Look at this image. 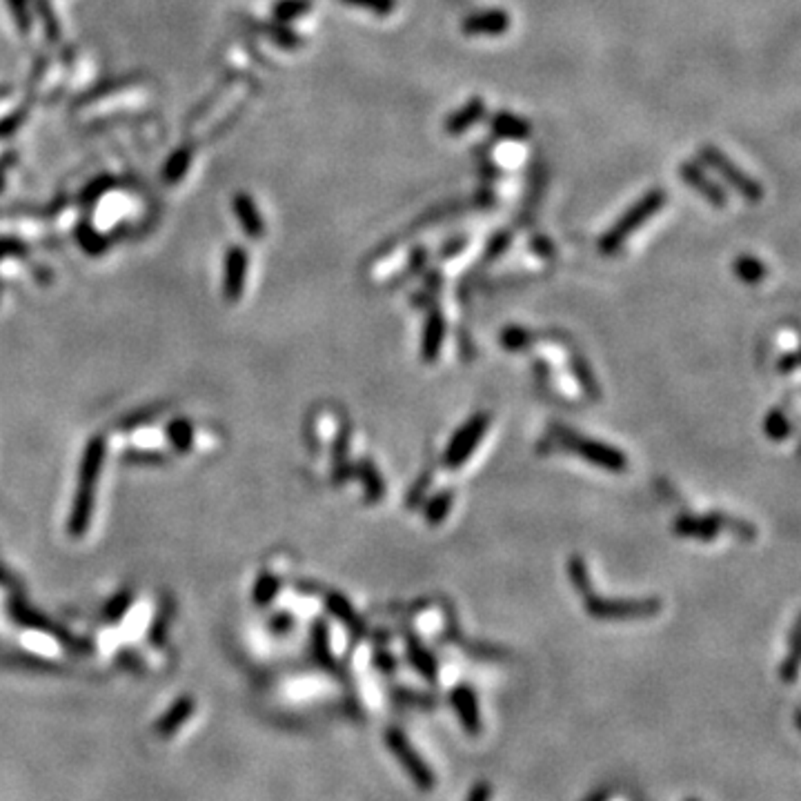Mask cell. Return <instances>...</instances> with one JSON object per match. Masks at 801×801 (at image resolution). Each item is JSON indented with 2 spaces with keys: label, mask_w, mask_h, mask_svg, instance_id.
Segmentation results:
<instances>
[{
  "label": "cell",
  "mask_w": 801,
  "mask_h": 801,
  "mask_svg": "<svg viewBox=\"0 0 801 801\" xmlns=\"http://www.w3.org/2000/svg\"><path fill=\"white\" fill-rule=\"evenodd\" d=\"M510 232H496L495 236H492L490 239V243H487V252H486V259L487 260H496V259H501V256L505 254V250L510 248Z\"/></svg>",
  "instance_id": "obj_24"
},
{
  "label": "cell",
  "mask_w": 801,
  "mask_h": 801,
  "mask_svg": "<svg viewBox=\"0 0 801 801\" xmlns=\"http://www.w3.org/2000/svg\"><path fill=\"white\" fill-rule=\"evenodd\" d=\"M312 9V0H278L274 7V16L281 23L294 21L298 16H305Z\"/></svg>",
  "instance_id": "obj_18"
},
{
  "label": "cell",
  "mask_w": 801,
  "mask_h": 801,
  "mask_svg": "<svg viewBox=\"0 0 801 801\" xmlns=\"http://www.w3.org/2000/svg\"><path fill=\"white\" fill-rule=\"evenodd\" d=\"M9 5H12L14 16H16V23L21 25V30L23 32L30 30V16H27L25 12V0H9Z\"/></svg>",
  "instance_id": "obj_27"
},
{
  "label": "cell",
  "mask_w": 801,
  "mask_h": 801,
  "mask_svg": "<svg viewBox=\"0 0 801 801\" xmlns=\"http://www.w3.org/2000/svg\"><path fill=\"white\" fill-rule=\"evenodd\" d=\"M699 160H704L710 169H715V172H717L719 177H722L724 181H726L730 187L743 198V201L752 203V205L761 203V198H764V187H761V183L757 181L755 177H751L748 172H743V169L739 168L728 154H724L717 145L701 147Z\"/></svg>",
  "instance_id": "obj_3"
},
{
  "label": "cell",
  "mask_w": 801,
  "mask_h": 801,
  "mask_svg": "<svg viewBox=\"0 0 801 801\" xmlns=\"http://www.w3.org/2000/svg\"><path fill=\"white\" fill-rule=\"evenodd\" d=\"M568 575H570L572 583H575V587L581 595H590V575H587L586 563L579 557H575L568 563Z\"/></svg>",
  "instance_id": "obj_22"
},
{
  "label": "cell",
  "mask_w": 801,
  "mask_h": 801,
  "mask_svg": "<svg viewBox=\"0 0 801 801\" xmlns=\"http://www.w3.org/2000/svg\"><path fill=\"white\" fill-rule=\"evenodd\" d=\"M492 134L505 141H525L532 134V125L519 114L510 110H499L490 116Z\"/></svg>",
  "instance_id": "obj_11"
},
{
  "label": "cell",
  "mask_w": 801,
  "mask_h": 801,
  "mask_svg": "<svg viewBox=\"0 0 801 801\" xmlns=\"http://www.w3.org/2000/svg\"><path fill=\"white\" fill-rule=\"evenodd\" d=\"M450 704H452L454 713H457L459 724L466 730L470 737H478L483 733V719H481V705H478V696L474 692L472 686H457L450 692Z\"/></svg>",
  "instance_id": "obj_9"
},
{
  "label": "cell",
  "mask_w": 801,
  "mask_h": 801,
  "mask_svg": "<svg viewBox=\"0 0 801 801\" xmlns=\"http://www.w3.org/2000/svg\"><path fill=\"white\" fill-rule=\"evenodd\" d=\"M764 430L770 439L781 441L790 434V423H788V419H786V414H781V412L775 410L766 416Z\"/></svg>",
  "instance_id": "obj_21"
},
{
  "label": "cell",
  "mask_w": 801,
  "mask_h": 801,
  "mask_svg": "<svg viewBox=\"0 0 801 801\" xmlns=\"http://www.w3.org/2000/svg\"><path fill=\"white\" fill-rule=\"evenodd\" d=\"M779 675H781V679L788 681V684L790 681H795V677H797V655H795V643H793V652H790L788 661H784Z\"/></svg>",
  "instance_id": "obj_28"
},
{
  "label": "cell",
  "mask_w": 801,
  "mask_h": 801,
  "mask_svg": "<svg viewBox=\"0 0 801 801\" xmlns=\"http://www.w3.org/2000/svg\"><path fill=\"white\" fill-rule=\"evenodd\" d=\"M734 274H737L739 281L748 283V286H755V283L764 281L768 277V268L757 259V256L742 254L737 260H734Z\"/></svg>",
  "instance_id": "obj_15"
},
{
  "label": "cell",
  "mask_w": 801,
  "mask_h": 801,
  "mask_svg": "<svg viewBox=\"0 0 801 801\" xmlns=\"http://www.w3.org/2000/svg\"><path fill=\"white\" fill-rule=\"evenodd\" d=\"M668 201L666 189L655 187L648 189L639 201H634L617 221L613 223L608 232L599 239V254L604 256H614L621 250V245L634 234V230H639L642 225H646L652 216L659 214L663 210Z\"/></svg>",
  "instance_id": "obj_1"
},
{
  "label": "cell",
  "mask_w": 801,
  "mask_h": 801,
  "mask_svg": "<svg viewBox=\"0 0 801 801\" xmlns=\"http://www.w3.org/2000/svg\"><path fill=\"white\" fill-rule=\"evenodd\" d=\"M490 799H492V784L486 779H478L466 797V801H490Z\"/></svg>",
  "instance_id": "obj_26"
},
{
  "label": "cell",
  "mask_w": 801,
  "mask_h": 801,
  "mask_svg": "<svg viewBox=\"0 0 801 801\" xmlns=\"http://www.w3.org/2000/svg\"><path fill=\"white\" fill-rule=\"evenodd\" d=\"M512 18L505 9L490 7L481 12L468 14L461 21V32L466 36H504L510 30Z\"/></svg>",
  "instance_id": "obj_8"
},
{
  "label": "cell",
  "mask_w": 801,
  "mask_h": 801,
  "mask_svg": "<svg viewBox=\"0 0 801 801\" xmlns=\"http://www.w3.org/2000/svg\"><path fill=\"white\" fill-rule=\"evenodd\" d=\"M679 177L681 181L688 185L692 192L699 194L708 205L719 207V210L728 205L726 189H724L717 181H713V178L704 172V168H701L699 163H695V160H686V163L679 165Z\"/></svg>",
  "instance_id": "obj_7"
},
{
  "label": "cell",
  "mask_w": 801,
  "mask_h": 801,
  "mask_svg": "<svg viewBox=\"0 0 801 801\" xmlns=\"http://www.w3.org/2000/svg\"><path fill=\"white\" fill-rule=\"evenodd\" d=\"M586 610L595 619H633L648 617L659 610L657 601H624V599H599L587 595Z\"/></svg>",
  "instance_id": "obj_5"
},
{
  "label": "cell",
  "mask_w": 801,
  "mask_h": 801,
  "mask_svg": "<svg viewBox=\"0 0 801 801\" xmlns=\"http://www.w3.org/2000/svg\"><path fill=\"white\" fill-rule=\"evenodd\" d=\"M487 423H490V416L487 414H477L454 434L452 441L448 445V452H445V463L450 468H459L468 457L474 452L478 441L486 434Z\"/></svg>",
  "instance_id": "obj_6"
},
{
  "label": "cell",
  "mask_w": 801,
  "mask_h": 801,
  "mask_svg": "<svg viewBox=\"0 0 801 801\" xmlns=\"http://www.w3.org/2000/svg\"><path fill=\"white\" fill-rule=\"evenodd\" d=\"M719 525L722 521L717 516H708V519H695V516H681V519L675 521V532L679 537H690V539H710L717 537L719 532Z\"/></svg>",
  "instance_id": "obj_12"
},
{
  "label": "cell",
  "mask_w": 801,
  "mask_h": 801,
  "mask_svg": "<svg viewBox=\"0 0 801 801\" xmlns=\"http://www.w3.org/2000/svg\"><path fill=\"white\" fill-rule=\"evenodd\" d=\"M189 713H192V704L185 699V701H181V704L174 705V708L169 710V713L165 715L159 724H156V733H159L160 737H169V734L177 733V728L189 717Z\"/></svg>",
  "instance_id": "obj_16"
},
{
  "label": "cell",
  "mask_w": 801,
  "mask_h": 801,
  "mask_svg": "<svg viewBox=\"0 0 801 801\" xmlns=\"http://www.w3.org/2000/svg\"><path fill=\"white\" fill-rule=\"evenodd\" d=\"M686 801H699V799H686Z\"/></svg>",
  "instance_id": "obj_31"
},
{
  "label": "cell",
  "mask_w": 801,
  "mask_h": 801,
  "mask_svg": "<svg viewBox=\"0 0 801 801\" xmlns=\"http://www.w3.org/2000/svg\"><path fill=\"white\" fill-rule=\"evenodd\" d=\"M450 508H452V495H450V492H441V495H437L434 499H430L428 504H425V521L432 525L441 523V521L448 516Z\"/></svg>",
  "instance_id": "obj_19"
},
{
  "label": "cell",
  "mask_w": 801,
  "mask_h": 801,
  "mask_svg": "<svg viewBox=\"0 0 801 801\" xmlns=\"http://www.w3.org/2000/svg\"><path fill=\"white\" fill-rule=\"evenodd\" d=\"M383 739H386L387 751L396 757V761L401 764L403 772L410 777L412 784H414L421 793H432V790L437 788V772H434L432 766L421 757V752L416 751L414 743L405 737V733H403L401 728L390 726L386 730V734H383Z\"/></svg>",
  "instance_id": "obj_2"
},
{
  "label": "cell",
  "mask_w": 801,
  "mask_h": 801,
  "mask_svg": "<svg viewBox=\"0 0 801 801\" xmlns=\"http://www.w3.org/2000/svg\"><path fill=\"white\" fill-rule=\"evenodd\" d=\"M341 3L350 5V7L365 9V12L377 14V16H390L399 7V0H341Z\"/></svg>",
  "instance_id": "obj_20"
},
{
  "label": "cell",
  "mask_w": 801,
  "mask_h": 801,
  "mask_svg": "<svg viewBox=\"0 0 801 801\" xmlns=\"http://www.w3.org/2000/svg\"><path fill=\"white\" fill-rule=\"evenodd\" d=\"M407 655H410L412 666L416 668V672H419L425 681H430V684L437 681L439 666L437 661H434V657L428 652V648H423L416 639H412V642L407 643Z\"/></svg>",
  "instance_id": "obj_14"
},
{
  "label": "cell",
  "mask_w": 801,
  "mask_h": 801,
  "mask_svg": "<svg viewBox=\"0 0 801 801\" xmlns=\"http://www.w3.org/2000/svg\"><path fill=\"white\" fill-rule=\"evenodd\" d=\"M487 114L486 98L472 96L470 101L463 103L461 107H457L452 114H448L443 121V132L448 136H463L466 132H470L477 123H481Z\"/></svg>",
  "instance_id": "obj_10"
},
{
  "label": "cell",
  "mask_w": 801,
  "mask_h": 801,
  "mask_svg": "<svg viewBox=\"0 0 801 801\" xmlns=\"http://www.w3.org/2000/svg\"><path fill=\"white\" fill-rule=\"evenodd\" d=\"M559 443L566 450H572L575 454H579L581 459L590 461L592 466L601 468V470L608 472H624L628 468V459L624 452L610 448L608 443H601V441H592L581 437V434L572 432V430L559 428L557 430Z\"/></svg>",
  "instance_id": "obj_4"
},
{
  "label": "cell",
  "mask_w": 801,
  "mask_h": 801,
  "mask_svg": "<svg viewBox=\"0 0 801 801\" xmlns=\"http://www.w3.org/2000/svg\"><path fill=\"white\" fill-rule=\"evenodd\" d=\"M187 163H189V156L185 154V151H181V154L174 156V159L169 160L168 169H165V174H168V181H178V178L183 177V172H185V168H187Z\"/></svg>",
  "instance_id": "obj_25"
},
{
  "label": "cell",
  "mask_w": 801,
  "mask_h": 801,
  "mask_svg": "<svg viewBox=\"0 0 801 801\" xmlns=\"http://www.w3.org/2000/svg\"><path fill=\"white\" fill-rule=\"evenodd\" d=\"M445 336V319L439 310H434L428 316V323L423 330V343H421V354H423V361L432 363L439 357L441 343H443Z\"/></svg>",
  "instance_id": "obj_13"
},
{
  "label": "cell",
  "mask_w": 801,
  "mask_h": 801,
  "mask_svg": "<svg viewBox=\"0 0 801 801\" xmlns=\"http://www.w3.org/2000/svg\"><path fill=\"white\" fill-rule=\"evenodd\" d=\"M234 205H236V212H239L241 221H243L245 230H248V234L259 236L260 232H263V221H260L254 203L250 201V198H245V194H239V196L234 198Z\"/></svg>",
  "instance_id": "obj_17"
},
{
  "label": "cell",
  "mask_w": 801,
  "mask_h": 801,
  "mask_svg": "<svg viewBox=\"0 0 801 801\" xmlns=\"http://www.w3.org/2000/svg\"><path fill=\"white\" fill-rule=\"evenodd\" d=\"M466 245H468V239H461V236H459V239H452L448 245H443V250H441V256L459 254L463 248H466Z\"/></svg>",
  "instance_id": "obj_29"
},
{
  "label": "cell",
  "mask_w": 801,
  "mask_h": 801,
  "mask_svg": "<svg viewBox=\"0 0 801 801\" xmlns=\"http://www.w3.org/2000/svg\"><path fill=\"white\" fill-rule=\"evenodd\" d=\"M610 797H613V793H610V790H599V793L592 795V797L587 801H608Z\"/></svg>",
  "instance_id": "obj_30"
},
{
  "label": "cell",
  "mask_w": 801,
  "mask_h": 801,
  "mask_svg": "<svg viewBox=\"0 0 801 801\" xmlns=\"http://www.w3.org/2000/svg\"><path fill=\"white\" fill-rule=\"evenodd\" d=\"M530 341H532V334H530V332H525L523 328H516V325L505 328L504 334H501V343H504L505 350H512V352H516V350H523Z\"/></svg>",
  "instance_id": "obj_23"
}]
</instances>
